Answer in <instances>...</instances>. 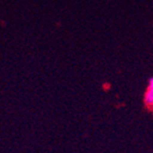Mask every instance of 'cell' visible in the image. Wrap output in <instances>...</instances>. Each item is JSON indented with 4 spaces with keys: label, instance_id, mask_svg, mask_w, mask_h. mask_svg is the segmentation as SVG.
<instances>
[{
    "label": "cell",
    "instance_id": "cell-1",
    "mask_svg": "<svg viewBox=\"0 0 153 153\" xmlns=\"http://www.w3.org/2000/svg\"><path fill=\"white\" fill-rule=\"evenodd\" d=\"M143 103L146 106L150 107L153 104V76H151L147 84V89L143 94Z\"/></svg>",
    "mask_w": 153,
    "mask_h": 153
},
{
    "label": "cell",
    "instance_id": "cell-2",
    "mask_svg": "<svg viewBox=\"0 0 153 153\" xmlns=\"http://www.w3.org/2000/svg\"><path fill=\"white\" fill-rule=\"evenodd\" d=\"M150 108H151V111L153 112V104H152V105H151V106H150Z\"/></svg>",
    "mask_w": 153,
    "mask_h": 153
}]
</instances>
